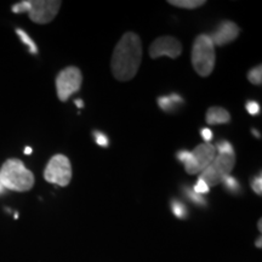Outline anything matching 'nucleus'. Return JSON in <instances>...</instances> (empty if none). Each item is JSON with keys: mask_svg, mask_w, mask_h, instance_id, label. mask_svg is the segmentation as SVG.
<instances>
[{"mask_svg": "<svg viewBox=\"0 0 262 262\" xmlns=\"http://www.w3.org/2000/svg\"><path fill=\"white\" fill-rule=\"evenodd\" d=\"M81 83H83V74L79 68L71 66L62 70L56 78V90L60 101L62 102L68 101L72 95L80 90Z\"/></svg>", "mask_w": 262, "mask_h": 262, "instance_id": "7", "label": "nucleus"}, {"mask_svg": "<svg viewBox=\"0 0 262 262\" xmlns=\"http://www.w3.org/2000/svg\"><path fill=\"white\" fill-rule=\"evenodd\" d=\"M255 245H256L257 248H261V237H258L257 241L255 242Z\"/></svg>", "mask_w": 262, "mask_h": 262, "instance_id": "27", "label": "nucleus"}, {"mask_svg": "<svg viewBox=\"0 0 262 262\" xmlns=\"http://www.w3.org/2000/svg\"><path fill=\"white\" fill-rule=\"evenodd\" d=\"M205 120L209 125L227 124L231 120V114L222 107H210L206 112Z\"/></svg>", "mask_w": 262, "mask_h": 262, "instance_id": "11", "label": "nucleus"}, {"mask_svg": "<svg viewBox=\"0 0 262 262\" xmlns=\"http://www.w3.org/2000/svg\"><path fill=\"white\" fill-rule=\"evenodd\" d=\"M16 33L18 34V37L21 38V40L24 44L27 45L29 48V51H31V54H37L38 52V49H37V45H35V42L32 40L31 38H29V35L26 33L25 31H22V29H16Z\"/></svg>", "mask_w": 262, "mask_h": 262, "instance_id": "16", "label": "nucleus"}, {"mask_svg": "<svg viewBox=\"0 0 262 262\" xmlns=\"http://www.w3.org/2000/svg\"><path fill=\"white\" fill-rule=\"evenodd\" d=\"M34 175L19 159H8L0 169V185L16 192H27L34 186Z\"/></svg>", "mask_w": 262, "mask_h": 262, "instance_id": "2", "label": "nucleus"}, {"mask_svg": "<svg viewBox=\"0 0 262 262\" xmlns=\"http://www.w3.org/2000/svg\"><path fill=\"white\" fill-rule=\"evenodd\" d=\"M247 77L251 84L261 85V83H262V66L258 64V66H256V67H254L253 70L249 71Z\"/></svg>", "mask_w": 262, "mask_h": 262, "instance_id": "15", "label": "nucleus"}, {"mask_svg": "<svg viewBox=\"0 0 262 262\" xmlns=\"http://www.w3.org/2000/svg\"><path fill=\"white\" fill-rule=\"evenodd\" d=\"M239 32H241V29H239L238 25H235L234 22L224 21L219 25L216 31L211 35H209V37H210L214 47L215 45L224 47V45L228 44V42L235 40L238 38Z\"/></svg>", "mask_w": 262, "mask_h": 262, "instance_id": "10", "label": "nucleus"}, {"mask_svg": "<svg viewBox=\"0 0 262 262\" xmlns=\"http://www.w3.org/2000/svg\"><path fill=\"white\" fill-rule=\"evenodd\" d=\"M31 153H32L31 147H26V148H25V155H31Z\"/></svg>", "mask_w": 262, "mask_h": 262, "instance_id": "26", "label": "nucleus"}, {"mask_svg": "<svg viewBox=\"0 0 262 262\" xmlns=\"http://www.w3.org/2000/svg\"><path fill=\"white\" fill-rule=\"evenodd\" d=\"M235 165V153H216L214 160L199 173V179L203 180L209 187H214L231 175Z\"/></svg>", "mask_w": 262, "mask_h": 262, "instance_id": "6", "label": "nucleus"}, {"mask_svg": "<svg viewBox=\"0 0 262 262\" xmlns=\"http://www.w3.org/2000/svg\"><path fill=\"white\" fill-rule=\"evenodd\" d=\"M75 104H77V107H79V108L84 107V102L81 100H75Z\"/></svg>", "mask_w": 262, "mask_h": 262, "instance_id": "25", "label": "nucleus"}, {"mask_svg": "<svg viewBox=\"0 0 262 262\" xmlns=\"http://www.w3.org/2000/svg\"><path fill=\"white\" fill-rule=\"evenodd\" d=\"M94 137H95V141H96V143L98 146L107 147L108 145H110L108 137L104 135L103 133H101V131H94Z\"/></svg>", "mask_w": 262, "mask_h": 262, "instance_id": "21", "label": "nucleus"}, {"mask_svg": "<svg viewBox=\"0 0 262 262\" xmlns=\"http://www.w3.org/2000/svg\"><path fill=\"white\" fill-rule=\"evenodd\" d=\"M258 229H260V232L262 231V220H258Z\"/></svg>", "mask_w": 262, "mask_h": 262, "instance_id": "28", "label": "nucleus"}, {"mask_svg": "<svg viewBox=\"0 0 262 262\" xmlns=\"http://www.w3.org/2000/svg\"><path fill=\"white\" fill-rule=\"evenodd\" d=\"M215 47L208 34H201L195 38L192 48V64L196 74L209 77L215 67Z\"/></svg>", "mask_w": 262, "mask_h": 262, "instance_id": "4", "label": "nucleus"}, {"mask_svg": "<svg viewBox=\"0 0 262 262\" xmlns=\"http://www.w3.org/2000/svg\"><path fill=\"white\" fill-rule=\"evenodd\" d=\"M168 3L170 5L176 6V8L188 9V10L201 8V6L206 4L205 0H169Z\"/></svg>", "mask_w": 262, "mask_h": 262, "instance_id": "13", "label": "nucleus"}, {"mask_svg": "<svg viewBox=\"0 0 262 262\" xmlns=\"http://www.w3.org/2000/svg\"><path fill=\"white\" fill-rule=\"evenodd\" d=\"M182 54V44L176 38L165 35L156 39L149 48V55L152 58L168 56L176 58Z\"/></svg>", "mask_w": 262, "mask_h": 262, "instance_id": "9", "label": "nucleus"}, {"mask_svg": "<svg viewBox=\"0 0 262 262\" xmlns=\"http://www.w3.org/2000/svg\"><path fill=\"white\" fill-rule=\"evenodd\" d=\"M251 187H253L254 192L256 194L261 195L262 194V178H261V172L258 173V176H256L253 181H251Z\"/></svg>", "mask_w": 262, "mask_h": 262, "instance_id": "23", "label": "nucleus"}, {"mask_svg": "<svg viewBox=\"0 0 262 262\" xmlns=\"http://www.w3.org/2000/svg\"><path fill=\"white\" fill-rule=\"evenodd\" d=\"M193 191H194L195 193H198V194H206V193L210 192V187H209L206 183L203 181V180L198 179V181H196V183L194 185V187L192 188Z\"/></svg>", "mask_w": 262, "mask_h": 262, "instance_id": "20", "label": "nucleus"}, {"mask_svg": "<svg viewBox=\"0 0 262 262\" xmlns=\"http://www.w3.org/2000/svg\"><path fill=\"white\" fill-rule=\"evenodd\" d=\"M216 153H234L233 146L228 141H221L215 146Z\"/></svg>", "mask_w": 262, "mask_h": 262, "instance_id": "19", "label": "nucleus"}, {"mask_svg": "<svg viewBox=\"0 0 262 262\" xmlns=\"http://www.w3.org/2000/svg\"><path fill=\"white\" fill-rule=\"evenodd\" d=\"M222 183L225 185V187L227 191H231V192H238L239 188H241V186H239V182L235 180L234 178H232L231 175L227 176Z\"/></svg>", "mask_w": 262, "mask_h": 262, "instance_id": "17", "label": "nucleus"}, {"mask_svg": "<svg viewBox=\"0 0 262 262\" xmlns=\"http://www.w3.org/2000/svg\"><path fill=\"white\" fill-rule=\"evenodd\" d=\"M185 193H186V195H187L188 198L191 199L192 202L195 203V204H201V205H205V204H206L205 199L203 198V196H202L201 194H198V193H195L194 191H193V189L186 188V189H185Z\"/></svg>", "mask_w": 262, "mask_h": 262, "instance_id": "18", "label": "nucleus"}, {"mask_svg": "<svg viewBox=\"0 0 262 262\" xmlns=\"http://www.w3.org/2000/svg\"><path fill=\"white\" fill-rule=\"evenodd\" d=\"M2 192H3V186L0 185V193H2Z\"/></svg>", "mask_w": 262, "mask_h": 262, "instance_id": "30", "label": "nucleus"}, {"mask_svg": "<svg viewBox=\"0 0 262 262\" xmlns=\"http://www.w3.org/2000/svg\"><path fill=\"white\" fill-rule=\"evenodd\" d=\"M182 97L178 94H170L168 96L158 97V106L162 108L164 112H171L175 110L176 106L182 103Z\"/></svg>", "mask_w": 262, "mask_h": 262, "instance_id": "12", "label": "nucleus"}, {"mask_svg": "<svg viewBox=\"0 0 262 262\" xmlns=\"http://www.w3.org/2000/svg\"><path fill=\"white\" fill-rule=\"evenodd\" d=\"M216 157L215 146L211 143H201L193 150H180L178 159L183 163L186 172L189 175L201 173Z\"/></svg>", "mask_w": 262, "mask_h": 262, "instance_id": "5", "label": "nucleus"}, {"mask_svg": "<svg viewBox=\"0 0 262 262\" xmlns=\"http://www.w3.org/2000/svg\"><path fill=\"white\" fill-rule=\"evenodd\" d=\"M201 135H202L203 139H204L205 143H210V141L212 140V131L210 129H208V127H204V129H202Z\"/></svg>", "mask_w": 262, "mask_h": 262, "instance_id": "24", "label": "nucleus"}, {"mask_svg": "<svg viewBox=\"0 0 262 262\" xmlns=\"http://www.w3.org/2000/svg\"><path fill=\"white\" fill-rule=\"evenodd\" d=\"M245 108H247L249 114H251V116H257V114H260V104L255 102V101H249V102L245 104Z\"/></svg>", "mask_w": 262, "mask_h": 262, "instance_id": "22", "label": "nucleus"}, {"mask_svg": "<svg viewBox=\"0 0 262 262\" xmlns=\"http://www.w3.org/2000/svg\"><path fill=\"white\" fill-rule=\"evenodd\" d=\"M171 210L173 212V215L179 219H186L188 215L187 208H186L185 204H183L182 202L176 201V199L171 201Z\"/></svg>", "mask_w": 262, "mask_h": 262, "instance_id": "14", "label": "nucleus"}, {"mask_svg": "<svg viewBox=\"0 0 262 262\" xmlns=\"http://www.w3.org/2000/svg\"><path fill=\"white\" fill-rule=\"evenodd\" d=\"M62 3L60 0H25L12 6L15 14L28 12L29 18L39 25H47L56 17Z\"/></svg>", "mask_w": 262, "mask_h": 262, "instance_id": "3", "label": "nucleus"}, {"mask_svg": "<svg viewBox=\"0 0 262 262\" xmlns=\"http://www.w3.org/2000/svg\"><path fill=\"white\" fill-rule=\"evenodd\" d=\"M253 131H254V135H255V136L260 137V134H258V133H256V130H253Z\"/></svg>", "mask_w": 262, "mask_h": 262, "instance_id": "29", "label": "nucleus"}, {"mask_svg": "<svg viewBox=\"0 0 262 262\" xmlns=\"http://www.w3.org/2000/svg\"><path fill=\"white\" fill-rule=\"evenodd\" d=\"M142 60V42L136 33L127 32L114 48L111 68L114 78L119 81H129L139 72Z\"/></svg>", "mask_w": 262, "mask_h": 262, "instance_id": "1", "label": "nucleus"}, {"mask_svg": "<svg viewBox=\"0 0 262 262\" xmlns=\"http://www.w3.org/2000/svg\"><path fill=\"white\" fill-rule=\"evenodd\" d=\"M48 182L66 187L72 180V165L70 159L63 155H56L49 160L44 171Z\"/></svg>", "mask_w": 262, "mask_h": 262, "instance_id": "8", "label": "nucleus"}]
</instances>
